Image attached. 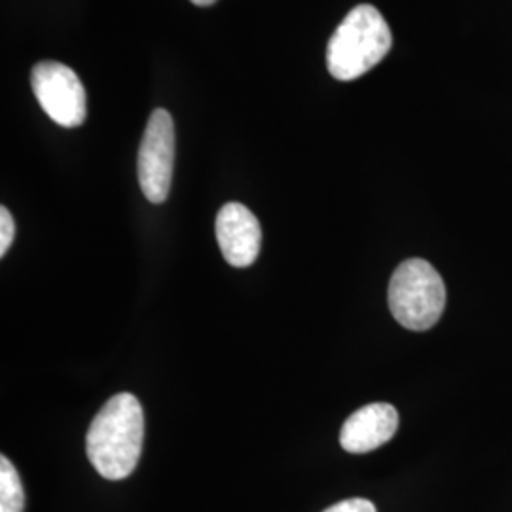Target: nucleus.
I'll list each match as a JSON object with an SVG mask.
<instances>
[{"mask_svg": "<svg viewBox=\"0 0 512 512\" xmlns=\"http://www.w3.org/2000/svg\"><path fill=\"white\" fill-rule=\"evenodd\" d=\"M145 412L131 393H118L93 418L86 450L95 471L107 480L128 478L143 452Z\"/></svg>", "mask_w": 512, "mask_h": 512, "instance_id": "f257e3e1", "label": "nucleus"}, {"mask_svg": "<svg viewBox=\"0 0 512 512\" xmlns=\"http://www.w3.org/2000/svg\"><path fill=\"white\" fill-rule=\"evenodd\" d=\"M391 44V29L380 10L361 4L349 12L330 37L329 73L342 82L361 78L389 54Z\"/></svg>", "mask_w": 512, "mask_h": 512, "instance_id": "f03ea898", "label": "nucleus"}, {"mask_svg": "<svg viewBox=\"0 0 512 512\" xmlns=\"http://www.w3.org/2000/svg\"><path fill=\"white\" fill-rule=\"evenodd\" d=\"M389 310L408 330L433 329L446 306V287L439 272L423 258H408L389 281Z\"/></svg>", "mask_w": 512, "mask_h": 512, "instance_id": "7ed1b4c3", "label": "nucleus"}, {"mask_svg": "<svg viewBox=\"0 0 512 512\" xmlns=\"http://www.w3.org/2000/svg\"><path fill=\"white\" fill-rule=\"evenodd\" d=\"M175 164V126L165 109H156L148 118L139 147L137 175L150 203H164L169 196Z\"/></svg>", "mask_w": 512, "mask_h": 512, "instance_id": "20e7f679", "label": "nucleus"}, {"mask_svg": "<svg viewBox=\"0 0 512 512\" xmlns=\"http://www.w3.org/2000/svg\"><path fill=\"white\" fill-rule=\"evenodd\" d=\"M31 86L38 105L63 128H78L86 120V90L71 67L40 61L33 67Z\"/></svg>", "mask_w": 512, "mask_h": 512, "instance_id": "39448f33", "label": "nucleus"}, {"mask_svg": "<svg viewBox=\"0 0 512 512\" xmlns=\"http://www.w3.org/2000/svg\"><path fill=\"white\" fill-rule=\"evenodd\" d=\"M217 241L230 266L247 268L256 260L262 245V228L243 203H226L217 215Z\"/></svg>", "mask_w": 512, "mask_h": 512, "instance_id": "423d86ee", "label": "nucleus"}, {"mask_svg": "<svg viewBox=\"0 0 512 512\" xmlns=\"http://www.w3.org/2000/svg\"><path fill=\"white\" fill-rule=\"evenodd\" d=\"M397 429L399 412L393 404H366L344 423L340 444L349 454H366L393 439Z\"/></svg>", "mask_w": 512, "mask_h": 512, "instance_id": "0eeeda50", "label": "nucleus"}, {"mask_svg": "<svg viewBox=\"0 0 512 512\" xmlns=\"http://www.w3.org/2000/svg\"><path fill=\"white\" fill-rule=\"evenodd\" d=\"M25 494L23 484L19 480L18 471L12 461L0 458V512H23Z\"/></svg>", "mask_w": 512, "mask_h": 512, "instance_id": "6e6552de", "label": "nucleus"}, {"mask_svg": "<svg viewBox=\"0 0 512 512\" xmlns=\"http://www.w3.org/2000/svg\"><path fill=\"white\" fill-rule=\"evenodd\" d=\"M16 236V224L6 207H0V256L6 255Z\"/></svg>", "mask_w": 512, "mask_h": 512, "instance_id": "1a4fd4ad", "label": "nucleus"}, {"mask_svg": "<svg viewBox=\"0 0 512 512\" xmlns=\"http://www.w3.org/2000/svg\"><path fill=\"white\" fill-rule=\"evenodd\" d=\"M323 512H376V507H374V503H370L368 499L355 497V499L340 501V503L332 505L327 511Z\"/></svg>", "mask_w": 512, "mask_h": 512, "instance_id": "9d476101", "label": "nucleus"}, {"mask_svg": "<svg viewBox=\"0 0 512 512\" xmlns=\"http://www.w3.org/2000/svg\"><path fill=\"white\" fill-rule=\"evenodd\" d=\"M192 4H196V6H211V4H215L217 0H190Z\"/></svg>", "mask_w": 512, "mask_h": 512, "instance_id": "9b49d317", "label": "nucleus"}]
</instances>
